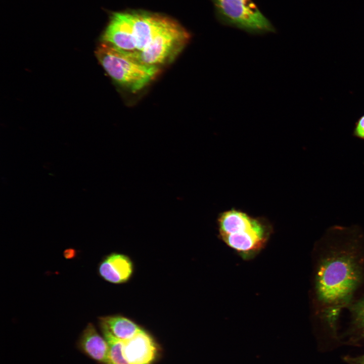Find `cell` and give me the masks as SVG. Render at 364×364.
I'll return each instance as SVG.
<instances>
[{
  "label": "cell",
  "mask_w": 364,
  "mask_h": 364,
  "mask_svg": "<svg viewBox=\"0 0 364 364\" xmlns=\"http://www.w3.org/2000/svg\"><path fill=\"white\" fill-rule=\"evenodd\" d=\"M99 272L106 281L113 284L127 282L133 272V265L127 256L113 253L107 256L99 266Z\"/></svg>",
  "instance_id": "obj_9"
},
{
  "label": "cell",
  "mask_w": 364,
  "mask_h": 364,
  "mask_svg": "<svg viewBox=\"0 0 364 364\" xmlns=\"http://www.w3.org/2000/svg\"><path fill=\"white\" fill-rule=\"evenodd\" d=\"M99 325L104 326L115 337L122 341L131 338L142 329L131 320L118 315L101 317Z\"/></svg>",
  "instance_id": "obj_11"
},
{
  "label": "cell",
  "mask_w": 364,
  "mask_h": 364,
  "mask_svg": "<svg viewBox=\"0 0 364 364\" xmlns=\"http://www.w3.org/2000/svg\"><path fill=\"white\" fill-rule=\"evenodd\" d=\"M102 41L123 51L133 52L136 50L132 31L124 13H117L102 35Z\"/></svg>",
  "instance_id": "obj_8"
},
{
  "label": "cell",
  "mask_w": 364,
  "mask_h": 364,
  "mask_svg": "<svg viewBox=\"0 0 364 364\" xmlns=\"http://www.w3.org/2000/svg\"><path fill=\"white\" fill-rule=\"evenodd\" d=\"M190 38L179 24L172 20L143 50L129 52L136 61L144 65L161 68L176 58Z\"/></svg>",
  "instance_id": "obj_4"
},
{
  "label": "cell",
  "mask_w": 364,
  "mask_h": 364,
  "mask_svg": "<svg viewBox=\"0 0 364 364\" xmlns=\"http://www.w3.org/2000/svg\"><path fill=\"white\" fill-rule=\"evenodd\" d=\"M124 14L131 28L136 45L135 52L145 49L172 20L147 12H125Z\"/></svg>",
  "instance_id": "obj_6"
},
{
  "label": "cell",
  "mask_w": 364,
  "mask_h": 364,
  "mask_svg": "<svg viewBox=\"0 0 364 364\" xmlns=\"http://www.w3.org/2000/svg\"><path fill=\"white\" fill-rule=\"evenodd\" d=\"M348 309L353 329L360 337L364 338V295L356 299Z\"/></svg>",
  "instance_id": "obj_13"
},
{
  "label": "cell",
  "mask_w": 364,
  "mask_h": 364,
  "mask_svg": "<svg viewBox=\"0 0 364 364\" xmlns=\"http://www.w3.org/2000/svg\"><path fill=\"white\" fill-rule=\"evenodd\" d=\"M345 360L349 364H364V355L356 357H346Z\"/></svg>",
  "instance_id": "obj_15"
},
{
  "label": "cell",
  "mask_w": 364,
  "mask_h": 364,
  "mask_svg": "<svg viewBox=\"0 0 364 364\" xmlns=\"http://www.w3.org/2000/svg\"><path fill=\"white\" fill-rule=\"evenodd\" d=\"M313 297L320 318L334 332L342 311L364 289V233L359 227L335 225L315 249Z\"/></svg>",
  "instance_id": "obj_1"
},
{
  "label": "cell",
  "mask_w": 364,
  "mask_h": 364,
  "mask_svg": "<svg viewBox=\"0 0 364 364\" xmlns=\"http://www.w3.org/2000/svg\"><path fill=\"white\" fill-rule=\"evenodd\" d=\"M158 349L152 337L143 329L123 341V354L128 364H151L157 356Z\"/></svg>",
  "instance_id": "obj_7"
},
{
  "label": "cell",
  "mask_w": 364,
  "mask_h": 364,
  "mask_svg": "<svg viewBox=\"0 0 364 364\" xmlns=\"http://www.w3.org/2000/svg\"><path fill=\"white\" fill-rule=\"evenodd\" d=\"M222 22L252 34L275 31L252 0H213Z\"/></svg>",
  "instance_id": "obj_5"
},
{
  "label": "cell",
  "mask_w": 364,
  "mask_h": 364,
  "mask_svg": "<svg viewBox=\"0 0 364 364\" xmlns=\"http://www.w3.org/2000/svg\"><path fill=\"white\" fill-rule=\"evenodd\" d=\"M77 345L81 352L92 359L101 364H108V344L91 323L82 331Z\"/></svg>",
  "instance_id": "obj_10"
},
{
  "label": "cell",
  "mask_w": 364,
  "mask_h": 364,
  "mask_svg": "<svg viewBox=\"0 0 364 364\" xmlns=\"http://www.w3.org/2000/svg\"><path fill=\"white\" fill-rule=\"evenodd\" d=\"M100 328L109 346L108 364H128L123 354V341L115 337L104 326L100 325Z\"/></svg>",
  "instance_id": "obj_12"
},
{
  "label": "cell",
  "mask_w": 364,
  "mask_h": 364,
  "mask_svg": "<svg viewBox=\"0 0 364 364\" xmlns=\"http://www.w3.org/2000/svg\"><path fill=\"white\" fill-rule=\"evenodd\" d=\"M353 135L357 138L364 140V115L361 116L355 123Z\"/></svg>",
  "instance_id": "obj_14"
},
{
  "label": "cell",
  "mask_w": 364,
  "mask_h": 364,
  "mask_svg": "<svg viewBox=\"0 0 364 364\" xmlns=\"http://www.w3.org/2000/svg\"><path fill=\"white\" fill-rule=\"evenodd\" d=\"M220 236L230 247L243 256L259 251L265 244L269 230L261 219L236 209L222 212L218 218Z\"/></svg>",
  "instance_id": "obj_2"
},
{
  "label": "cell",
  "mask_w": 364,
  "mask_h": 364,
  "mask_svg": "<svg viewBox=\"0 0 364 364\" xmlns=\"http://www.w3.org/2000/svg\"><path fill=\"white\" fill-rule=\"evenodd\" d=\"M96 55L108 75L118 84L132 92L144 88L161 71L158 67L141 63L128 52L103 41L98 47Z\"/></svg>",
  "instance_id": "obj_3"
}]
</instances>
